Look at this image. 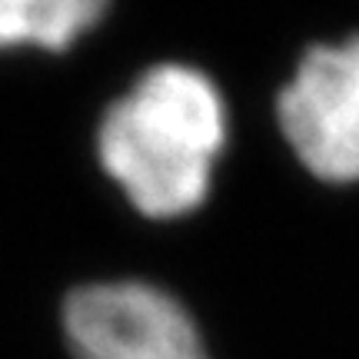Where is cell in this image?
Wrapping results in <instances>:
<instances>
[{
    "instance_id": "1",
    "label": "cell",
    "mask_w": 359,
    "mask_h": 359,
    "mask_svg": "<svg viewBox=\"0 0 359 359\" xmlns=\"http://www.w3.org/2000/svg\"><path fill=\"white\" fill-rule=\"evenodd\" d=\"M226 140L217 87L193 67L160 64L103 114L100 167L143 217H183L206 200Z\"/></svg>"
},
{
    "instance_id": "4",
    "label": "cell",
    "mask_w": 359,
    "mask_h": 359,
    "mask_svg": "<svg viewBox=\"0 0 359 359\" xmlns=\"http://www.w3.org/2000/svg\"><path fill=\"white\" fill-rule=\"evenodd\" d=\"M107 11L100 0H0V50H67Z\"/></svg>"
},
{
    "instance_id": "2",
    "label": "cell",
    "mask_w": 359,
    "mask_h": 359,
    "mask_svg": "<svg viewBox=\"0 0 359 359\" xmlns=\"http://www.w3.org/2000/svg\"><path fill=\"white\" fill-rule=\"evenodd\" d=\"M280 127L313 177L359 180V37L313 47L280 93Z\"/></svg>"
},
{
    "instance_id": "3",
    "label": "cell",
    "mask_w": 359,
    "mask_h": 359,
    "mask_svg": "<svg viewBox=\"0 0 359 359\" xmlns=\"http://www.w3.org/2000/svg\"><path fill=\"white\" fill-rule=\"evenodd\" d=\"M77 359H206L203 339L177 299L147 283H93L64 303Z\"/></svg>"
}]
</instances>
